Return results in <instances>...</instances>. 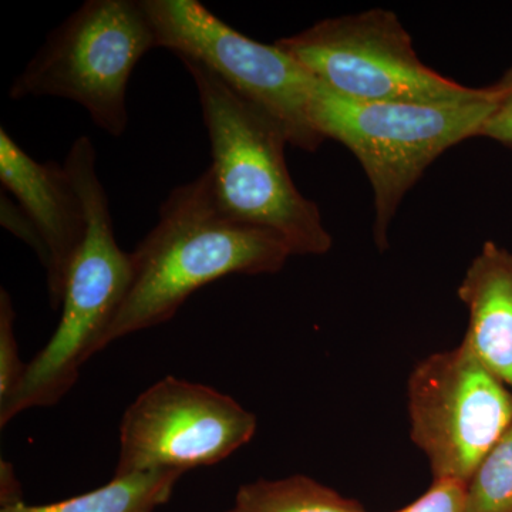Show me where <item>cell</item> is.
<instances>
[{"label":"cell","instance_id":"cell-12","mask_svg":"<svg viewBox=\"0 0 512 512\" xmlns=\"http://www.w3.org/2000/svg\"><path fill=\"white\" fill-rule=\"evenodd\" d=\"M181 477L183 473L170 470L114 474L110 483L90 493L45 505L20 501L0 512H154L170 501Z\"/></svg>","mask_w":512,"mask_h":512},{"label":"cell","instance_id":"cell-13","mask_svg":"<svg viewBox=\"0 0 512 512\" xmlns=\"http://www.w3.org/2000/svg\"><path fill=\"white\" fill-rule=\"evenodd\" d=\"M227 512H366L357 501L296 474L242 485Z\"/></svg>","mask_w":512,"mask_h":512},{"label":"cell","instance_id":"cell-4","mask_svg":"<svg viewBox=\"0 0 512 512\" xmlns=\"http://www.w3.org/2000/svg\"><path fill=\"white\" fill-rule=\"evenodd\" d=\"M498 97L494 84L490 96L466 103H382L346 99L318 83L313 121L325 140L339 141L362 164L373 190V238L382 251L407 192L444 151L480 136Z\"/></svg>","mask_w":512,"mask_h":512},{"label":"cell","instance_id":"cell-6","mask_svg":"<svg viewBox=\"0 0 512 512\" xmlns=\"http://www.w3.org/2000/svg\"><path fill=\"white\" fill-rule=\"evenodd\" d=\"M332 92L357 101L454 104L484 99L493 86L447 79L426 66L396 13L384 9L320 20L301 33L276 40Z\"/></svg>","mask_w":512,"mask_h":512},{"label":"cell","instance_id":"cell-3","mask_svg":"<svg viewBox=\"0 0 512 512\" xmlns=\"http://www.w3.org/2000/svg\"><path fill=\"white\" fill-rule=\"evenodd\" d=\"M63 165L82 197L86 237L67 276L59 325L26 366L18 392L0 409L2 429L25 410L55 406L70 392L87 360L104 349L107 330L130 284V254L114 237L90 137L73 141Z\"/></svg>","mask_w":512,"mask_h":512},{"label":"cell","instance_id":"cell-2","mask_svg":"<svg viewBox=\"0 0 512 512\" xmlns=\"http://www.w3.org/2000/svg\"><path fill=\"white\" fill-rule=\"evenodd\" d=\"M194 80L210 138L207 168L215 200L229 217L279 235L293 255H325L332 237L318 205L288 171L284 128L200 62L180 57Z\"/></svg>","mask_w":512,"mask_h":512},{"label":"cell","instance_id":"cell-7","mask_svg":"<svg viewBox=\"0 0 512 512\" xmlns=\"http://www.w3.org/2000/svg\"><path fill=\"white\" fill-rule=\"evenodd\" d=\"M157 46L204 64L284 128L289 144L315 153L325 137L313 121L318 80L281 47L242 35L197 0H141Z\"/></svg>","mask_w":512,"mask_h":512},{"label":"cell","instance_id":"cell-14","mask_svg":"<svg viewBox=\"0 0 512 512\" xmlns=\"http://www.w3.org/2000/svg\"><path fill=\"white\" fill-rule=\"evenodd\" d=\"M468 512H512V424L467 483Z\"/></svg>","mask_w":512,"mask_h":512},{"label":"cell","instance_id":"cell-16","mask_svg":"<svg viewBox=\"0 0 512 512\" xmlns=\"http://www.w3.org/2000/svg\"><path fill=\"white\" fill-rule=\"evenodd\" d=\"M467 484L456 480H434L427 493L394 512H468Z\"/></svg>","mask_w":512,"mask_h":512},{"label":"cell","instance_id":"cell-8","mask_svg":"<svg viewBox=\"0 0 512 512\" xmlns=\"http://www.w3.org/2000/svg\"><path fill=\"white\" fill-rule=\"evenodd\" d=\"M413 443L434 480L467 484L512 424V390L464 343L421 360L407 380Z\"/></svg>","mask_w":512,"mask_h":512},{"label":"cell","instance_id":"cell-10","mask_svg":"<svg viewBox=\"0 0 512 512\" xmlns=\"http://www.w3.org/2000/svg\"><path fill=\"white\" fill-rule=\"evenodd\" d=\"M0 181L18 200L46 251L50 306L62 308L64 286L86 237L82 197L64 165L39 163L0 128Z\"/></svg>","mask_w":512,"mask_h":512},{"label":"cell","instance_id":"cell-1","mask_svg":"<svg viewBox=\"0 0 512 512\" xmlns=\"http://www.w3.org/2000/svg\"><path fill=\"white\" fill-rule=\"evenodd\" d=\"M158 214L156 227L130 254V284L104 348L173 319L205 285L229 275L276 274L293 256L279 235L229 217L207 170L175 187Z\"/></svg>","mask_w":512,"mask_h":512},{"label":"cell","instance_id":"cell-11","mask_svg":"<svg viewBox=\"0 0 512 512\" xmlns=\"http://www.w3.org/2000/svg\"><path fill=\"white\" fill-rule=\"evenodd\" d=\"M470 322L463 342L512 390V254L487 241L457 289Z\"/></svg>","mask_w":512,"mask_h":512},{"label":"cell","instance_id":"cell-17","mask_svg":"<svg viewBox=\"0 0 512 512\" xmlns=\"http://www.w3.org/2000/svg\"><path fill=\"white\" fill-rule=\"evenodd\" d=\"M497 86L500 89V97L494 113L485 121L480 137L491 138L505 147L512 148V64Z\"/></svg>","mask_w":512,"mask_h":512},{"label":"cell","instance_id":"cell-9","mask_svg":"<svg viewBox=\"0 0 512 512\" xmlns=\"http://www.w3.org/2000/svg\"><path fill=\"white\" fill-rule=\"evenodd\" d=\"M258 419L214 387L167 376L128 406L114 474L215 466L255 436Z\"/></svg>","mask_w":512,"mask_h":512},{"label":"cell","instance_id":"cell-15","mask_svg":"<svg viewBox=\"0 0 512 512\" xmlns=\"http://www.w3.org/2000/svg\"><path fill=\"white\" fill-rule=\"evenodd\" d=\"M16 313L9 292L0 291V409L8 406L18 392L26 366L20 359L15 335Z\"/></svg>","mask_w":512,"mask_h":512},{"label":"cell","instance_id":"cell-19","mask_svg":"<svg viewBox=\"0 0 512 512\" xmlns=\"http://www.w3.org/2000/svg\"><path fill=\"white\" fill-rule=\"evenodd\" d=\"M20 501H23L22 490H20L15 470L8 461H2L0 464V503H2V507H5V505L20 503Z\"/></svg>","mask_w":512,"mask_h":512},{"label":"cell","instance_id":"cell-5","mask_svg":"<svg viewBox=\"0 0 512 512\" xmlns=\"http://www.w3.org/2000/svg\"><path fill=\"white\" fill-rule=\"evenodd\" d=\"M157 47L156 32L141 2L89 0L50 32L10 86L9 97L73 101L104 133L123 136L131 74Z\"/></svg>","mask_w":512,"mask_h":512},{"label":"cell","instance_id":"cell-18","mask_svg":"<svg viewBox=\"0 0 512 512\" xmlns=\"http://www.w3.org/2000/svg\"><path fill=\"white\" fill-rule=\"evenodd\" d=\"M2 225L13 232L16 237L23 239L36 252L42 264L45 265L46 251L42 239L37 234L32 222L26 217L25 212L20 210L19 205L13 204L5 195H2Z\"/></svg>","mask_w":512,"mask_h":512}]
</instances>
